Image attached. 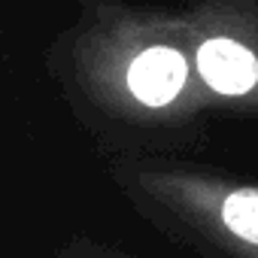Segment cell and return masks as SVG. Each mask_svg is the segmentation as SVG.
<instances>
[{
  "label": "cell",
  "instance_id": "6da1fadb",
  "mask_svg": "<svg viewBox=\"0 0 258 258\" xmlns=\"http://www.w3.org/2000/svg\"><path fill=\"white\" fill-rule=\"evenodd\" d=\"M188 79V61L167 43H149L134 52L121 67V91L127 100L146 109L170 106Z\"/></svg>",
  "mask_w": 258,
  "mask_h": 258
},
{
  "label": "cell",
  "instance_id": "3957f363",
  "mask_svg": "<svg viewBox=\"0 0 258 258\" xmlns=\"http://www.w3.org/2000/svg\"><path fill=\"white\" fill-rule=\"evenodd\" d=\"M222 225L243 243L258 246V188H234L219 204Z\"/></svg>",
  "mask_w": 258,
  "mask_h": 258
},
{
  "label": "cell",
  "instance_id": "7a4b0ae2",
  "mask_svg": "<svg viewBox=\"0 0 258 258\" xmlns=\"http://www.w3.org/2000/svg\"><path fill=\"white\" fill-rule=\"evenodd\" d=\"M198 70L219 94H246L258 82L255 55L231 37H210L198 49Z\"/></svg>",
  "mask_w": 258,
  "mask_h": 258
}]
</instances>
